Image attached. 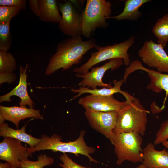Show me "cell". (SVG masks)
Instances as JSON below:
<instances>
[{
	"label": "cell",
	"mask_w": 168,
	"mask_h": 168,
	"mask_svg": "<svg viewBox=\"0 0 168 168\" xmlns=\"http://www.w3.org/2000/svg\"><path fill=\"white\" fill-rule=\"evenodd\" d=\"M97 45L94 38L84 41L81 36L63 40L58 44L56 52L50 58L45 74L50 75L61 68L63 71L69 69L79 63L84 55Z\"/></svg>",
	"instance_id": "1"
},
{
	"label": "cell",
	"mask_w": 168,
	"mask_h": 168,
	"mask_svg": "<svg viewBox=\"0 0 168 168\" xmlns=\"http://www.w3.org/2000/svg\"><path fill=\"white\" fill-rule=\"evenodd\" d=\"M85 133L84 130H81L77 139L69 142L61 141V137L57 134H54L50 137L42 134L40 141L34 148H28L29 157H31L32 153L35 152L50 150L53 152L73 153L77 157L79 154L84 155L88 158L90 162L97 164L99 162L90 155L95 152L96 149L88 146L86 143L84 139Z\"/></svg>",
	"instance_id": "2"
},
{
	"label": "cell",
	"mask_w": 168,
	"mask_h": 168,
	"mask_svg": "<svg viewBox=\"0 0 168 168\" xmlns=\"http://www.w3.org/2000/svg\"><path fill=\"white\" fill-rule=\"evenodd\" d=\"M147 110L136 98L119 111L116 126L113 133L136 132L142 136L146 132L147 122Z\"/></svg>",
	"instance_id": "3"
},
{
	"label": "cell",
	"mask_w": 168,
	"mask_h": 168,
	"mask_svg": "<svg viewBox=\"0 0 168 168\" xmlns=\"http://www.w3.org/2000/svg\"><path fill=\"white\" fill-rule=\"evenodd\" d=\"M112 4L105 0H87L81 13L82 35L90 38L97 28L105 29L109 25L106 21L112 14Z\"/></svg>",
	"instance_id": "4"
},
{
	"label": "cell",
	"mask_w": 168,
	"mask_h": 168,
	"mask_svg": "<svg viewBox=\"0 0 168 168\" xmlns=\"http://www.w3.org/2000/svg\"><path fill=\"white\" fill-rule=\"evenodd\" d=\"M135 40V36H131L127 40L113 45L103 46L97 45L95 48L96 51L91 53L88 60L80 67L75 68L73 72L76 73L84 74L99 63L116 58L122 59L124 64L128 66L131 61L128 50L134 43Z\"/></svg>",
	"instance_id": "5"
},
{
	"label": "cell",
	"mask_w": 168,
	"mask_h": 168,
	"mask_svg": "<svg viewBox=\"0 0 168 168\" xmlns=\"http://www.w3.org/2000/svg\"><path fill=\"white\" fill-rule=\"evenodd\" d=\"M142 136L134 132L114 134V146L117 165H120L126 160L133 163L142 162Z\"/></svg>",
	"instance_id": "6"
},
{
	"label": "cell",
	"mask_w": 168,
	"mask_h": 168,
	"mask_svg": "<svg viewBox=\"0 0 168 168\" xmlns=\"http://www.w3.org/2000/svg\"><path fill=\"white\" fill-rule=\"evenodd\" d=\"M164 47L150 40L146 41L138 51L143 62L160 72L168 73V55Z\"/></svg>",
	"instance_id": "7"
},
{
	"label": "cell",
	"mask_w": 168,
	"mask_h": 168,
	"mask_svg": "<svg viewBox=\"0 0 168 168\" xmlns=\"http://www.w3.org/2000/svg\"><path fill=\"white\" fill-rule=\"evenodd\" d=\"M119 113L118 111L101 112L86 110L85 115L89 125L93 129L104 135L114 145L115 128Z\"/></svg>",
	"instance_id": "8"
},
{
	"label": "cell",
	"mask_w": 168,
	"mask_h": 168,
	"mask_svg": "<svg viewBox=\"0 0 168 168\" xmlns=\"http://www.w3.org/2000/svg\"><path fill=\"white\" fill-rule=\"evenodd\" d=\"M124 64V61L120 58L110 60L104 64L99 67L93 68L91 71L84 74L76 73V76L82 78L78 85L82 87L96 89L97 86L102 88H111L113 86L110 83H106L102 81V78L108 70H115Z\"/></svg>",
	"instance_id": "9"
},
{
	"label": "cell",
	"mask_w": 168,
	"mask_h": 168,
	"mask_svg": "<svg viewBox=\"0 0 168 168\" xmlns=\"http://www.w3.org/2000/svg\"><path fill=\"white\" fill-rule=\"evenodd\" d=\"M61 19L58 27L63 34L70 37L82 36L81 13H80L70 1L58 5Z\"/></svg>",
	"instance_id": "10"
},
{
	"label": "cell",
	"mask_w": 168,
	"mask_h": 168,
	"mask_svg": "<svg viewBox=\"0 0 168 168\" xmlns=\"http://www.w3.org/2000/svg\"><path fill=\"white\" fill-rule=\"evenodd\" d=\"M141 70L146 72L150 79V82L146 87L156 93H159L164 90L166 96L161 109L162 110L165 107V104L168 96V74H163L157 71L147 68L142 65L138 60L131 62L126 68L123 78L127 79L128 76L135 71Z\"/></svg>",
	"instance_id": "11"
},
{
	"label": "cell",
	"mask_w": 168,
	"mask_h": 168,
	"mask_svg": "<svg viewBox=\"0 0 168 168\" xmlns=\"http://www.w3.org/2000/svg\"><path fill=\"white\" fill-rule=\"evenodd\" d=\"M130 101L128 100L123 102L119 101L115 99L113 95L104 96L91 94L80 98L78 103L86 110L106 112L119 111Z\"/></svg>",
	"instance_id": "12"
},
{
	"label": "cell",
	"mask_w": 168,
	"mask_h": 168,
	"mask_svg": "<svg viewBox=\"0 0 168 168\" xmlns=\"http://www.w3.org/2000/svg\"><path fill=\"white\" fill-rule=\"evenodd\" d=\"M27 149L19 140L4 137L0 143V159L21 168L20 161L28 159L29 157Z\"/></svg>",
	"instance_id": "13"
},
{
	"label": "cell",
	"mask_w": 168,
	"mask_h": 168,
	"mask_svg": "<svg viewBox=\"0 0 168 168\" xmlns=\"http://www.w3.org/2000/svg\"><path fill=\"white\" fill-rule=\"evenodd\" d=\"M28 67V64H26L25 67L20 66V79L18 85L9 92L1 96L0 102H10L11 101V97L13 96H16L21 99V100L19 102L20 106L26 107L28 105L30 108H33L35 104L30 97L27 91L26 71Z\"/></svg>",
	"instance_id": "14"
},
{
	"label": "cell",
	"mask_w": 168,
	"mask_h": 168,
	"mask_svg": "<svg viewBox=\"0 0 168 168\" xmlns=\"http://www.w3.org/2000/svg\"><path fill=\"white\" fill-rule=\"evenodd\" d=\"M0 116L5 120L13 123L17 128H18L20 121L27 118L44 119L39 110L22 106L6 107L0 105Z\"/></svg>",
	"instance_id": "15"
},
{
	"label": "cell",
	"mask_w": 168,
	"mask_h": 168,
	"mask_svg": "<svg viewBox=\"0 0 168 168\" xmlns=\"http://www.w3.org/2000/svg\"><path fill=\"white\" fill-rule=\"evenodd\" d=\"M142 163L149 168H168V150L158 151L154 144L148 143L143 149Z\"/></svg>",
	"instance_id": "16"
},
{
	"label": "cell",
	"mask_w": 168,
	"mask_h": 168,
	"mask_svg": "<svg viewBox=\"0 0 168 168\" xmlns=\"http://www.w3.org/2000/svg\"><path fill=\"white\" fill-rule=\"evenodd\" d=\"M124 82L123 79L120 80H115L113 82L114 86L111 88H103L100 89H91L87 87H81L78 89H72L71 91L72 92L77 93V94L71 99L70 101L73 100L82 94L86 93L100 96H110L113 95L114 94L120 93L125 97L126 100L131 101L134 100L135 97L127 92L122 91L121 87Z\"/></svg>",
	"instance_id": "17"
},
{
	"label": "cell",
	"mask_w": 168,
	"mask_h": 168,
	"mask_svg": "<svg viewBox=\"0 0 168 168\" xmlns=\"http://www.w3.org/2000/svg\"><path fill=\"white\" fill-rule=\"evenodd\" d=\"M5 120L0 116V136L4 137L14 138L27 144L30 148H34L41 141L25 132L26 124L20 129H14L5 123Z\"/></svg>",
	"instance_id": "18"
},
{
	"label": "cell",
	"mask_w": 168,
	"mask_h": 168,
	"mask_svg": "<svg viewBox=\"0 0 168 168\" xmlns=\"http://www.w3.org/2000/svg\"><path fill=\"white\" fill-rule=\"evenodd\" d=\"M40 20L44 22L59 23L61 19L55 0H38Z\"/></svg>",
	"instance_id": "19"
},
{
	"label": "cell",
	"mask_w": 168,
	"mask_h": 168,
	"mask_svg": "<svg viewBox=\"0 0 168 168\" xmlns=\"http://www.w3.org/2000/svg\"><path fill=\"white\" fill-rule=\"evenodd\" d=\"M151 1L150 0H126L124 2V7L123 12L118 15L110 16L107 19H114L117 21H136L142 16V12L139 10V8L145 3Z\"/></svg>",
	"instance_id": "20"
},
{
	"label": "cell",
	"mask_w": 168,
	"mask_h": 168,
	"mask_svg": "<svg viewBox=\"0 0 168 168\" xmlns=\"http://www.w3.org/2000/svg\"><path fill=\"white\" fill-rule=\"evenodd\" d=\"M152 30L157 39V44L166 46L168 42V14L157 20Z\"/></svg>",
	"instance_id": "21"
},
{
	"label": "cell",
	"mask_w": 168,
	"mask_h": 168,
	"mask_svg": "<svg viewBox=\"0 0 168 168\" xmlns=\"http://www.w3.org/2000/svg\"><path fill=\"white\" fill-rule=\"evenodd\" d=\"M16 67L14 56L7 51H0V73H13Z\"/></svg>",
	"instance_id": "22"
},
{
	"label": "cell",
	"mask_w": 168,
	"mask_h": 168,
	"mask_svg": "<svg viewBox=\"0 0 168 168\" xmlns=\"http://www.w3.org/2000/svg\"><path fill=\"white\" fill-rule=\"evenodd\" d=\"M20 161L21 168H43L45 166L52 165L54 160L52 157L42 154L38 156L37 160L35 161L28 159Z\"/></svg>",
	"instance_id": "23"
},
{
	"label": "cell",
	"mask_w": 168,
	"mask_h": 168,
	"mask_svg": "<svg viewBox=\"0 0 168 168\" xmlns=\"http://www.w3.org/2000/svg\"><path fill=\"white\" fill-rule=\"evenodd\" d=\"M10 23L0 24V51H7L12 44Z\"/></svg>",
	"instance_id": "24"
},
{
	"label": "cell",
	"mask_w": 168,
	"mask_h": 168,
	"mask_svg": "<svg viewBox=\"0 0 168 168\" xmlns=\"http://www.w3.org/2000/svg\"><path fill=\"white\" fill-rule=\"evenodd\" d=\"M20 10L18 7L0 6V24L10 23L11 19L16 16Z\"/></svg>",
	"instance_id": "25"
},
{
	"label": "cell",
	"mask_w": 168,
	"mask_h": 168,
	"mask_svg": "<svg viewBox=\"0 0 168 168\" xmlns=\"http://www.w3.org/2000/svg\"><path fill=\"white\" fill-rule=\"evenodd\" d=\"M168 139V120L163 122L157 132L154 140V145H157Z\"/></svg>",
	"instance_id": "26"
},
{
	"label": "cell",
	"mask_w": 168,
	"mask_h": 168,
	"mask_svg": "<svg viewBox=\"0 0 168 168\" xmlns=\"http://www.w3.org/2000/svg\"><path fill=\"white\" fill-rule=\"evenodd\" d=\"M59 159L62 163H60L59 166L62 168H88L76 163L65 153L61 155Z\"/></svg>",
	"instance_id": "27"
},
{
	"label": "cell",
	"mask_w": 168,
	"mask_h": 168,
	"mask_svg": "<svg viewBox=\"0 0 168 168\" xmlns=\"http://www.w3.org/2000/svg\"><path fill=\"white\" fill-rule=\"evenodd\" d=\"M0 6L18 7L23 10L26 9L27 3L25 0H0Z\"/></svg>",
	"instance_id": "28"
},
{
	"label": "cell",
	"mask_w": 168,
	"mask_h": 168,
	"mask_svg": "<svg viewBox=\"0 0 168 168\" xmlns=\"http://www.w3.org/2000/svg\"><path fill=\"white\" fill-rule=\"evenodd\" d=\"M0 84L7 82L11 84L14 82L16 79V76L13 73H0Z\"/></svg>",
	"instance_id": "29"
},
{
	"label": "cell",
	"mask_w": 168,
	"mask_h": 168,
	"mask_svg": "<svg viewBox=\"0 0 168 168\" xmlns=\"http://www.w3.org/2000/svg\"><path fill=\"white\" fill-rule=\"evenodd\" d=\"M28 2L30 9L38 17L39 15L38 0H29Z\"/></svg>",
	"instance_id": "30"
},
{
	"label": "cell",
	"mask_w": 168,
	"mask_h": 168,
	"mask_svg": "<svg viewBox=\"0 0 168 168\" xmlns=\"http://www.w3.org/2000/svg\"><path fill=\"white\" fill-rule=\"evenodd\" d=\"M11 166V164L7 162L4 163L1 162L0 163V168H10Z\"/></svg>",
	"instance_id": "31"
},
{
	"label": "cell",
	"mask_w": 168,
	"mask_h": 168,
	"mask_svg": "<svg viewBox=\"0 0 168 168\" xmlns=\"http://www.w3.org/2000/svg\"><path fill=\"white\" fill-rule=\"evenodd\" d=\"M161 143L165 147V148L168 149V140H167Z\"/></svg>",
	"instance_id": "32"
},
{
	"label": "cell",
	"mask_w": 168,
	"mask_h": 168,
	"mask_svg": "<svg viewBox=\"0 0 168 168\" xmlns=\"http://www.w3.org/2000/svg\"><path fill=\"white\" fill-rule=\"evenodd\" d=\"M135 168H149L145 165H144L142 163L138 166Z\"/></svg>",
	"instance_id": "33"
},
{
	"label": "cell",
	"mask_w": 168,
	"mask_h": 168,
	"mask_svg": "<svg viewBox=\"0 0 168 168\" xmlns=\"http://www.w3.org/2000/svg\"><path fill=\"white\" fill-rule=\"evenodd\" d=\"M10 168H17L16 166L14 165H11Z\"/></svg>",
	"instance_id": "34"
}]
</instances>
